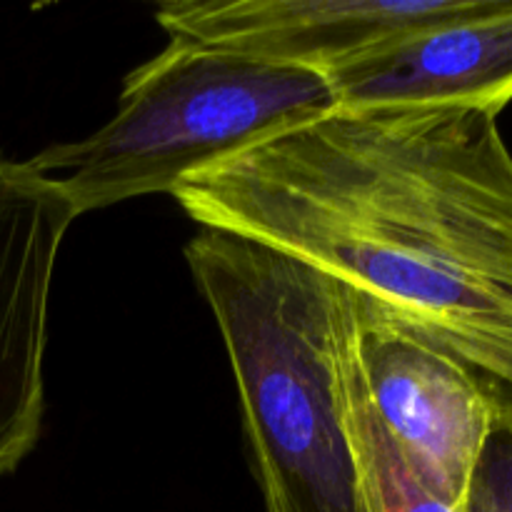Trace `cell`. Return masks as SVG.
Returning <instances> with one entry per match:
<instances>
[{
    "mask_svg": "<svg viewBox=\"0 0 512 512\" xmlns=\"http://www.w3.org/2000/svg\"><path fill=\"white\" fill-rule=\"evenodd\" d=\"M495 0H168L155 20L170 40L330 73L410 33L473 18Z\"/></svg>",
    "mask_w": 512,
    "mask_h": 512,
    "instance_id": "cell-6",
    "label": "cell"
},
{
    "mask_svg": "<svg viewBox=\"0 0 512 512\" xmlns=\"http://www.w3.org/2000/svg\"><path fill=\"white\" fill-rule=\"evenodd\" d=\"M463 512H512V400H500L465 490Z\"/></svg>",
    "mask_w": 512,
    "mask_h": 512,
    "instance_id": "cell-8",
    "label": "cell"
},
{
    "mask_svg": "<svg viewBox=\"0 0 512 512\" xmlns=\"http://www.w3.org/2000/svg\"><path fill=\"white\" fill-rule=\"evenodd\" d=\"M338 110L328 78L208 45L170 40L125 75L118 110L83 140L48 145L33 168L75 215L153 193L263 140Z\"/></svg>",
    "mask_w": 512,
    "mask_h": 512,
    "instance_id": "cell-3",
    "label": "cell"
},
{
    "mask_svg": "<svg viewBox=\"0 0 512 512\" xmlns=\"http://www.w3.org/2000/svg\"><path fill=\"white\" fill-rule=\"evenodd\" d=\"M75 218L53 178L0 153V478L40 438L50 288Z\"/></svg>",
    "mask_w": 512,
    "mask_h": 512,
    "instance_id": "cell-5",
    "label": "cell"
},
{
    "mask_svg": "<svg viewBox=\"0 0 512 512\" xmlns=\"http://www.w3.org/2000/svg\"><path fill=\"white\" fill-rule=\"evenodd\" d=\"M205 230L353 290L512 400V153L498 115L333 110L185 178Z\"/></svg>",
    "mask_w": 512,
    "mask_h": 512,
    "instance_id": "cell-1",
    "label": "cell"
},
{
    "mask_svg": "<svg viewBox=\"0 0 512 512\" xmlns=\"http://www.w3.org/2000/svg\"><path fill=\"white\" fill-rule=\"evenodd\" d=\"M353 335L383 428L430 490L463 505L470 470L505 398L355 293Z\"/></svg>",
    "mask_w": 512,
    "mask_h": 512,
    "instance_id": "cell-4",
    "label": "cell"
},
{
    "mask_svg": "<svg viewBox=\"0 0 512 512\" xmlns=\"http://www.w3.org/2000/svg\"><path fill=\"white\" fill-rule=\"evenodd\" d=\"M325 78L340 110L443 105L500 115L512 100V0L390 40Z\"/></svg>",
    "mask_w": 512,
    "mask_h": 512,
    "instance_id": "cell-7",
    "label": "cell"
},
{
    "mask_svg": "<svg viewBox=\"0 0 512 512\" xmlns=\"http://www.w3.org/2000/svg\"><path fill=\"white\" fill-rule=\"evenodd\" d=\"M185 260L228 350L265 508L363 512L338 360L345 285L223 230L200 228Z\"/></svg>",
    "mask_w": 512,
    "mask_h": 512,
    "instance_id": "cell-2",
    "label": "cell"
}]
</instances>
